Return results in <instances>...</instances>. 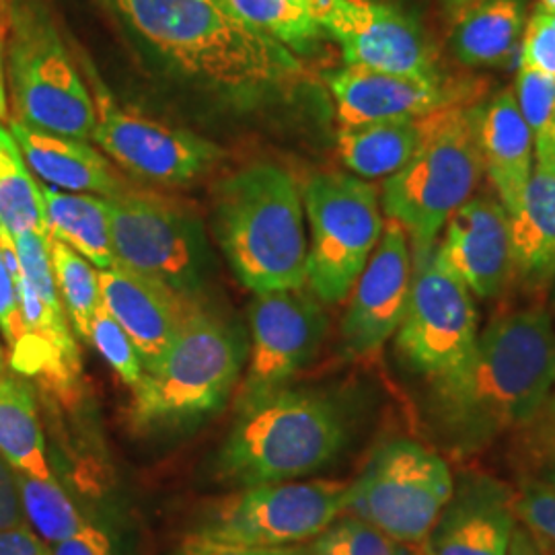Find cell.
<instances>
[{"mask_svg":"<svg viewBox=\"0 0 555 555\" xmlns=\"http://www.w3.org/2000/svg\"><path fill=\"white\" fill-rule=\"evenodd\" d=\"M0 229L20 237L48 233L41 185L21 153L13 132L0 121Z\"/></svg>","mask_w":555,"mask_h":555,"instance_id":"83f0119b","label":"cell"},{"mask_svg":"<svg viewBox=\"0 0 555 555\" xmlns=\"http://www.w3.org/2000/svg\"><path fill=\"white\" fill-rule=\"evenodd\" d=\"M539 2V11L547 13V15H555V0H537Z\"/></svg>","mask_w":555,"mask_h":555,"instance_id":"c3c4849f","label":"cell"},{"mask_svg":"<svg viewBox=\"0 0 555 555\" xmlns=\"http://www.w3.org/2000/svg\"><path fill=\"white\" fill-rule=\"evenodd\" d=\"M420 140V118L346 126L337 132L344 165L360 178H391L412 159Z\"/></svg>","mask_w":555,"mask_h":555,"instance_id":"484cf974","label":"cell"},{"mask_svg":"<svg viewBox=\"0 0 555 555\" xmlns=\"http://www.w3.org/2000/svg\"><path fill=\"white\" fill-rule=\"evenodd\" d=\"M307 555H309V552H307Z\"/></svg>","mask_w":555,"mask_h":555,"instance_id":"11a10c76","label":"cell"},{"mask_svg":"<svg viewBox=\"0 0 555 555\" xmlns=\"http://www.w3.org/2000/svg\"><path fill=\"white\" fill-rule=\"evenodd\" d=\"M476 2L479 0H444V7H447V11L456 17V15H461L463 11H467L469 7H474Z\"/></svg>","mask_w":555,"mask_h":555,"instance_id":"ee69618b","label":"cell"},{"mask_svg":"<svg viewBox=\"0 0 555 555\" xmlns=\"http://www.w3.org/2000/svg\"><path fill=\"white\" fill-rule=\"evenodd\" d=\"M516 518L535 537L541 552L555 555V488L543 479H525L515 494Z\"/></svg>","mask_w":555,"mask_h":555,"instance_id":"e575fe53","label":"cell"},{"mask_svg":"<svg viewBox=\"0 0 555 555\" xmlns=\"http://www.w3.org/2000/svg\"><path fill=\"white\" fill-rule=\"evenodd\" d=\"M477 118L479 105L467 100L422 116L412 159L383 185V210L405 229L416 258L435 247L438 233L472 198L483 173Z\"/></svg>","mask_w":555,"mask_h":555,"instance_id":"5b68a950","label":"cell"},{"mask_svg":"<svg viewBox=\"0 0 555 555\" xmlns=\"http://www.w3.org/2000/svg\"><path fill=\"white\" fill-rule=\"evenodd\" d=\"M4 85L21 124L89 140L95 101L50 0H4Z\"/></svg>","mask_w":555,"mask_h":555,"instance_id":"8992f818","label":"cell"},{"mask_svg":"<svg viewBox=\"0 0 555 555\" xmlns=\"http://www.w3.org/2000/svg\"><path fill=\"white\" fill-rule=\"evenodd\" d=\"M9 130L20 144L29 169L46 181V185L73 192L112 198L126 192V183L114 171L109 160L85 140L54 134L25 126L17 119L9 121Z\"/></svg>","mask_w":555,"mask_h":555,"instance_id":"44dd1931","label":"cell"},{"mask_svg":"<svg viewBox=\"0 0 555 555\" xmlns=\"http://www.w3.org/2000/svg\"><path fill=\"white\" fill-rule=\"evenodd\" d=\"M309 555H414V552L352 515L336 518L307 547Z\"/></svg>","mask_w":555,"mask_h":555,"instance_id":"d6a6232c","label":"cell"},{"mask_svg":"<svg viewBox=\"0 0 555 555\" xmlns=\"http://www.w3.org/2000/svg\"><path fill=\"white\" fill-rule=\"evenodd\" d=\"M101 2H103V4H107V7H112V9L116 11V7H114V0H101Z\"/></svg>","mask_w":555,"mask_h":555,"instance_id":"816d5d0a","label":"cell"},{"mask_svg":"<svg viewBox=\"0 0 555 555\" xmlns=\"http://www.w3.org/2000/svg\"><path fill=\"white\" fill-rule=\"evenodd\" d=\"M100 291L101 305L134 341L144 371L157 364L181 325L202 307L119 263L100 270Z\"/></svg>","mask_w":555,"mask_h":555,"instance_id":"ffe728a7","label":"cell"},{"mask_svg":"<svg viewBox=\"0 0 555 555\" xmlns=\"http://www.w3.org/2000/svg\"><path fill=\"white\" fill-rule=\"evenodd\" d=\"M0 89H4V25H0ZM2 100V91H0Z\"/></svg>","mask_w":555,"mask_h":555,"instance_id":"f6af8a7d","label":"cell"},{"mask_svg":"<svg viewBox=\"0 0 555 555\" xmlns=\"http://www.w3.org/2000/svg\"><path fill=\"white\" fill-rule=\"evenodd\" d=\"M525 25V0H479L456 15L449 46L465 66H500L515 54Z\"/></svg>","mask_w":555,"mask_h":555,"instance_id":"cb8c5ba5","label":"cell"},{"mask_svg":"<svg viewBox=\"0 0 555 555\" xmlns=\"http://www.w3.org/2000/svg\"><path fill=\"white\" fill-rule=\"evenodd\" d=\"M477 336L472 291L433 247L414 259L408 307L396 332L397 352L414 373L435 383L465 364Z\"/></svg>","mask_w":555,"mask_h":555,"instance_id":"7c38bea8","label":"cell"},{"mask_svg":"<svg viewBox=\"0 0 555 555\" xmlns=\"http://www.w3.org/2000/svg\"><path fill=\"white\" fill-rule=\"evenodd\" d=\"M309 219L307 286L323 302L348 297L383 233L377 190L346 173H319L302 190Z\"/></svg>","mask_w":555,"mask_h":555,"instance_id":"30bf717a","label":"cell"},{"mask_svg":"<svg viewBox=\"0 0 555 555\" xmlns=\"http://www.w3.org/2000/svg\"><path fill=\"white\" fill-rule=\"evenodd\" d=\"M552 17V21H554V27H555V15H550Z\"/></svg>","mask_w":555,"mask_h":555,"instance_id":"db71d44e","label":"cell"},{"mask_svg":"<svg viewBox=\"0 0 555 555\" xmlns=\"http://www.w3.org/2000/svg\"><path fill=\"white\" fill-rule=\"evenodd\" d=\"M215 233L238 282L254 293L305 288L309 241L302 192L274 163H254L215 192Z\"/></svg>","mask_w":555,"mask_h":555,"instance_id":"3957f363","label":"cell"},{"mask_svg":"<svg viewBox=\"0 0 555 555\" xmlns=\"http://www.w3.org/2000/svg\"><path fill=\"white\" fill-rule=\"evenodd\" d=\"M506 555H543V552H541L535 537L531 535L522 525H516Z\"/></svg>","mask_w":555,"mask_h":555,"instance_id":"7bdbcfd3","label":"cell"},{"mask_svg":"<svg viewBox=\"0 0 555 555\" xmlns=\"http://www.w3.org/2000/svg\"><path fill=\"white\" fill-rule=\"evenodd\" d=\"M0 25H4V0H0Z\"/></svg>","mask_w":555,"mask_h":555,"instance_id":"f907efd6","label":"cell"},{"mask_svg":"<svg viewBox=\"0 0 555 555\" xmlns=\"http://www.w3.org/2000/svg\"><path fill=\"white\" fill-rule=\"evenodd\" d=\"M2 375H7V358H4V350H2V346H0V377Z\"/></svg>","mask_w":555,"mask_h":555,"instance_id":"681fc988","label":"cell"},{"mask_svg":"<svg viewBox=\"0 0 555 555\" xmlns=\"http://www.w3.org/2000/svg\"><path fill=\"white\" fill-rule=\"evenodd\" d=\"M89 344L95 346V350L107 360V364L130 389L139 385L144 373L139 350L130 336L124 332V327L112 318V313L103 305L91 319Z\"/></svg>","mask_w":555,"mask_h":555,"instance_id":"836d02e7","label":"cell"},{"mask_svg":"<svg viewBox=\"0 0 555 555\" xmlns=\"http://www.w3.org/2000/svg\"><path fill=\"white\" fill-rule=\"evenodd\" d=\"M15 479L25 520L48 545L77 535L89 525L54 477L25 476L15 472Z\"/></svg>","mask_w":555,"mask_h":555,"instance_id":"4dcf8cb0","label":"cell"},{"mask_svg":"<svg viewBox=\"0 0 555 555\" xmlns=\"http://www.w3.org/2000/svg\"><path fill=\"white\" fill-rule=\"evenodd\" d=\"M224 4L261 34L286 46L297 56L318 52L327 40L313 13L293 0H224Z\"/></svg>","mask_w":555,"mask_h":555,"instance_id":"f1b7e54d","label":"cell"},{"mask_svg":"<svg viewBox=\"0 0 555 555\" xmlns=\"http://www.w3.org/2000/svg\"><path fill=\"white\" fill-rule=\"evenodd\" d=\"M243 360L237 332L199 307L132 389V426L140 433L173 430L219 412L237 385Z\"/></svg>","mask_w":555,"mask_h":555,"instance_id":"52a82bcc","label":"cell"},{"mask_svg":"<svg viewBox=\"0 0 555 555\" xmlns=\"http://www.w3.org/2000/svg\"><path fill=\"white\" fill-rule=\"evenodd\" d=\"M437 256L477 297L502 295L513 276L508 210L496 198L467 199L447 220Z\"/></svg>","mask_w":555,"mask_h":555,"instance_id":"ac0fdd59","label":"cell"},{"mask_svg":"<svg viewBox=\"0 0 555 555\" xmlns=\"http://www.w3.org/2000/svg\"><path fill=\"white\" fill-rule=\"evenodd\" d=\"M543 555H545V554H543Z\"/></svg>","mask_w":555,"mask_h":555,"instance_id":"9f6ffc18","label":"cell"},{"mask_svg":"<svg viewBox=\"0 0 555 555\" xmlns=\"http://www.w3.org/2000/svg\"><path fill=\"white\" fill-rule=\"evenodd\" d=\"M0 334L4 337L9 350H15L27 336L25 321L21 313L20 293L15 278L0 254Z\"/></svg>","mask_w":555,"mask_h":555,"instance_id":"74e56055","label":"cell"},{"mask_svg":"<svg viewBox=\"0 0 555 555\" xmlns=\"http://www.w3.org/2000/svg\"><path fill=\"white\" fill-rule=\"evenodd\" d=\"M251 354L238 387L237 410L270 396L318 354L327 315L305 288L256 293L249 307Z\"/></svg>","mask_w":555,"mask_h":555,"instance_id":"4fadbf2b","label":"cell"},{"mask_svg":"<svg viewBox=\"0 0 555 555\" xmlns=\"http://www.w3.org/2000/svg\"><path fill=\"white\" fill-rule=\"evenodd\" d=\"M48 249L68 321L77 336L89 344L91 319L101 307L100 270L66 243L50 235Z\"/></svg>","mask_w":555,"mask_h":555,"instance_id":"f546056e","label":"cell"},{"mask_svg":"<svg viewBox=\"0 0 555 555\" xmlns=\"http://www.w3.org/2000/svg\"><path fill=\"white\" fill-rule=\"evenodd\" d=\"M52 555H114L109 537L93 525L52 545Z\"/></svg>","mask_w":555,"mask_h":555,"instance_id":"b9f144b4","label":"cell"},{"mask_svg":"<svg viewBox=\"0 0 555 555\" xmlns=\"http://www.w3.org/2000/svg\"><path fill=\"white\" fill-rule=\"evenodd\" d=\"M0 555H52V545L23 522L0 531Z\"/></svg>","mask_w":555,"mask_h":555,"instance_id":"60d3db41","label":"cell"},{"mask_svg":"<svg viewBox=\"0 0 555 555\" xmlns=\"http://www.w3.org/2000/svg\"><path fill=\"white\" fill-rule=\"evenodd\" d=\"M48 235L66 243L98 270L116 263L107 202L95 194L60 192L41 185Z\"/></svg>","mask_w":555,"mask_h":555,"instance_id":"d4e9b609","label":"cell"},{"mask_svg":"<svg viewBox=\"0 0 555 555\" xmlns=\"http://www.w3.org/2000/svg\"><path fill=\"white\" fill-rule=\"evenodd\" d=\"M293 2H297L300 7H305L309 13H318L319 4H321V0H293ZM318 20V17H315Z\"/></svg>","mask_w":555,"mask_h":555,"instance_id":"7dc6e473","label":"cell"},{"mask_svg":"<svg viewBox=\"0 0 555 555\" xmlns=\"http://www.w3.org/2000/svg\"><path fill=\"white\" fill-rule=\"evenodd\" d=\"M515 492L496 477L467 474L438 516L422 555H506L515 533Z\"/></svg>","mask_w":555,"mask_h":555,"instance_id":"e0dca14e","label":"cell"},{"mask_svg":"<svg viewBox=\"0 0 555 555\" xmlns=\"http://www.w3.org/2000/svg\"><path fill=\"white\" fill-rule=\"evenodd\" d=\"M520 40V66L533 68L555 79V27L552 17L543 11L533 13L527 20Z\"/></svg>","mask_w":555,"mask_h":555,"instance_id":"8d00e7d4","label":"cell"},{"mask_svg":"<svg viewBox=\"0 0 555 555\" xmlns=\"http://www.w3.org/2000/svg\"><path fill=\"white\" fill-rule=\"evenodd\" d=\"M341 128L389 119L422 118L438 107L465 100L472 91L444 80L416 79L346 64L327 77Z\"/></svg>","mask_w":555,"mask_h":555,"instance_id":"d6986e66","label":"cell"},{"mask_svg":"<svg viewBox=\"0 0 555 555\" xmlns=\"http://www.w3.org/2000/svg\"><path fill=\"white\" fill-rule=\"evenodd\" d=\"M215 2H220V4H224V0H215ZM227 7V4H224Z\"/></svg>","mask_w":555,"mask_h":555,"instance_id":"f5cc1de1","label":"cell"},{"mask_svg":"<svg viewBox=\"0 0 555 555\" xmlns=\"http://www.w3.org/2000/svg\"><path fill=\"white\" fill-rule=\"evenodd\" d=\"M0 455L20 474L54 477L34 391L11 375L0 377Z\"/></svg>","mask_w":555,"mask_h":555,"instance_id":"4316f807","label":"cell"},{"mask_svg":"<svg viewBox=\"0 0 555 555\" xmlns=\"http://www.w3.org/2000/svg\"><path fill=\"white\" fill-rule=\"evenodd\" d=\"M178 555H307V547H241L192 535L183 543Z\"/></svg>","mask_w":555,"mask_h":555,"instance_id":"f35d334b","label":"cell"},{"mask_svg":"<svg viewBox=\"0 0 555 555\" xmlns=\"http://www.w3.org/2000/svg\"><path fill=\"white\" fill-rule=\"evenodd\" d=\"M541 479L545 481V483H550L552 488H555V456L543 467V472H541Z\"/></svg>","mask_w":555,"mask_h":555,"instance_id":"bcb514c9","label":"cell"},{"mask_svg":"<svg viewBox=\"0 0 555 555\" xmlns=\"http://www.w3.org/2000/svg\"><path fill=\"white\" fill-rule=\"evenodd\" d=\"M350 481L307 479L241 488L208 511L194 537L241 547H295L346 515Z\"/></svg>","mask_w":555,"mask_h":555,"instance_id":"8fae6325","label":"cell"},{"mask_svg":"<svg viewBox=\"0 0 555 555\" xmlns=\"http://www.w3.org/2000/svg\"><path fill=\"white\" fill-rule=\"evenodd\" d=\"M93 101L98 121L91 139L139 178L183 185L202 178L222 159L215 142L121 109L101 87Z\"/></svg>","mask_w":555,"mask_h":555,"instance_id":"9a60e30c","label":"cell"},{"mask_svg":"<svg viewBox=\"0 0 555 555\" xmlns=\"http://www.w3.org/2000/svg\"><path fill=\"white\" fill-rule=\"evenodd\" d=\"M114 7L160 59L229 100H274L305 77L297 54L215 0H114Z\"/></svg>","mask_w":555,"mask_h":555,"instance_id":"7a4b0ae2","label":"cell"},{"mask_svg":"<svg viewBox=\"0 0 555 555\" xmlns=\"http://www.w3.org/2000/svg\"><path fill=\"white\" fill-rule=\"evenodd\" d=\"M513 276L541 293L555 280V169L537 165L511 212Z\"/></svg>","mask_w":555,"mask_h":555,"instance_id":"603a6c76","label":"cell"},{"mask_svg":"<svg viewBox=\"0 0 555 555\" xmlns=\"http://www.w3.org/2000/svg\"><path fill=\"white\" fill-rule=\"evenodd\" d=\"M513 91L533 137L537 165L555 169V79L518 64Z\"/></svg>","mask_w":555,"mask_h":555,"instance_id":"1f68e13d","label":"cell"},{"mask_svg":"<svg viewBox=\"0 0 555 555\" xmlns=\"http://www.w3.org/2000/svg\"><path fill=\"white\" fill-rule=\"evenodd\" d=\"M319 25L346 64L416 79L440 80L437 54L408 11L387 0H321Z\"/></svg>","mask_w":555,"mask_h":555,"instance_id":"5bb4252c","label":"cell"},{"mask_svg":"<svg viewBox=\"0 0 555 555\" xmlns=\"http://www.w3.org/2000/svg\"><path fill=\"white\" fill-rule=\"evenodd\" d=\"M105 202L116 263L199 305L215 263L202 220L171 199L130 190Z\"/></svg>","mask_w":555,"mask_h":555,"instance_id":"9c48e42d","label":"cell"},{"mask_svg":"<svg viewBox=\"0 0 555 555\" xmlns=\"http://www.w3.org/2000/svg\"><path fill=\"white\" fill-rule=\"evenodd\" d=\"M348 442V424L332 399L278 389L238 410L217 455L219 479L249 488L315 474Z\"/></svg>","mask_w":555,"mask_h":555,"instance_id":"277c9868","label":"cell"},{"mask_svg":"<svg viewBox=\"0 0 555 555\" xmlns=\"http://www.w3.org/2000/svg\"><path fill=\"white\" fill-rule=\"evenodd\" d=\"M555 456V385L535 417L515 435V461L525 472H543Z\"/></svg>","mask_w":555,"mask_h":555,"instance_id":"d590c367","label":"cell"},{"mask_svg":"<svg viewBox=\"0 0 555 555\" xmlns=\"http://www.w3.org/2000/svg\"><path fill=\"white\" fill-rule=\"evenodd\" d=\"M477 144L483 171L511 215L535 169V144L513 89L500 91L488 105L479 107Z\"/></svg>","mask_w":555,"mask_h":555,"instance_id":"7402d4cb","label":"cell"},{"mask_svg":"<svg viewBox=\"0 0 555 555\" xmlns=\"http://www.w3.org/2000/svg\"><path fill=\"white\" fill-rule=\"evenodd\" d=\"M405 229L389 219L377 247L354 284V295L341 321L344 346L352 357H373L396 336L403 319L414 258Z\"/></svg>","mask_w":555,"mask_h":555,"instance_id":"2e32d148","label":"cell"},{"mask_svg":"<svg viewBox=\"0 0 555 555\" xmlns=\"http://www.w3.org/2000/svg\"><path fill=\"white\" fill-rule=\"evenodd\" d=\"M430 385V414L456 455H474L516 435L554 389V321L543 309L494 319L465 364Z\"/></svg>","mask_w":555,"mask_h":555,"instance_id":"6da1fadb","label":"cell"},{"mask_svg":"<svg viewBox=\"0 0 555 555\" xmlns=\"http://www.w3.org/2000/svg\"><path fill=\"white\" fill-rule=\"evenodd\" d=\"M27 522L21 506L15 469L0 455V531Z\"/></svg>","mask_w":555,"mask_h":555,"instance_id":"ab89813d","label":"cell"},{"mask_svg":"<svg viewBox=\"0 0 555 555\" xmlns=\"http://www.w3.org/2000/svg\"><path fill=\"white\" fill-rule=\"evenodd\" d=\"M453 490L455 477L442 456L412 438H391L350 483L346 515L420 552Z\"/></svg>","mask_w":555,"mask_h":555,"instance_id":"ba28073f","label":"cell"}]
</instances>
